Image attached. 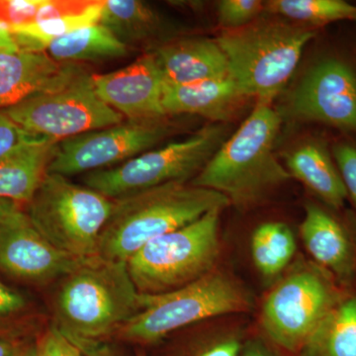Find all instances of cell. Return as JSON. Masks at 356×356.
<instances>
[{"instance_id":"cell-15","label":"cell","mask_w":356,"mask_h":356,"mask_svg":"<svg viewBox=\"0 0 356 356\" xmlns=\"http://www.w3.org/2000/svg\"><path fill=\"white\" fill-rule=\"evenodd\" d=\"M302 240L316 266L332 277L348 282L356 273V250L343 227L329 212L307 203L300 226Z\"/></svg>"},{"instance_id":"cell-27","label":"cell","mask_w":356,"mask_h":356,"mask_svg":"<svg viewBox=\"0 0 356 356\" xmlns=\"http://www.w3.org/2000/svg\"><path fill=\"white\" fill-rule=\"evenodd\" d=\"M44 0H0V25L13 28L41 19Z\"/></svg>"},{"instance_id":"cell-39","label":"cell","mask_w":356,"mask_h":356,"mask_svg":"<svg viewBox=\"0 0 356 356\" xmlns=\"http://www.w3.org/2000/svg\"><path fill=\"white\" fill-rule=\"evenodd\" d=\"M137 356H147L146 355H145L144 353H138V355Z\"/></svg>"},{"instance_id":"cell-28","label":"cell","mask_w":356,"mask_h":356,"mask_svg":"<svg viewBox=\"0 0 356 356\" xmlns=\"http://www.w3.org/2000/svg\"><path fill=\"white\" fill-rule=\"evenodd\" d=\"M48 142L26 132L0 111V158L33 143Z\"/></svg>"},{"instance_id":"cell-36","label":"cell","mask_w":356,"mask_h":356,"mask_svg":"<svg viewBox=\"0 0 356 356\" xmlns=\"http://www.w3.org/2000/svg\"><path fill=\"white\" fill-rule=\"evenodd\" d=\"M20 348L8 339H0V356H15Z\"/></svg>"},{"instance_id":"cell-32","label":"cell","mask_w":356,"mask_h":356,"mask_svg":"<svg viewBox=\"0 0 356 356\" xmlns=\"http://www.w3.org/2000/svg\"><path fill=\"white\" fill-rule=\"evenodd\" d=\"M25 307V300L19 293L14 291L0 281V318L13 315Z\"/></svg>"},{"instance_id":"cell-9","label":"cell","mask_w":356,"mask_h":356,"mask_svg":"<svg viewBox=\"0 0 356 356\" xmlns=\"http://www.w3.org/2000/svg\"><path fill=\"white\" fill-rule=\"evenodd\" d=\"M226 123H212L105 170L89 172L83 184L107 197L120 199L161 185L193 179L229 137Z\"/></svg>"},{"instance_id":"cell-29","label":"cell","mask_w":356,"mask_h":356,"mask_svg":"<svg viewBox=\"0 0 356 356\" xmlns=\"http://www.w3.org/2000/svg\"><path fill=\"white\" fill-rule=\"evenodd\" d=\"M245 341L240 332L227 330L218 332L193 356H238Z\"/></svg>"},{"instance_id":"cell-35","label":"cell","mask_w":356,"mask_h":356,"mask_svg":"<svg viewBox=\"0 0 356 356\" xmlns=\"http://www.w3.org/2000/svg\"><path fill=\"white\" fill-rule=\"evenodd\" d=\"M84 356H118L114 353L109 346L103 343L95 344V346H89L86 350H81Z\"/></svg>"},{"instance_id":"cell-21","label":"cell","mask_w":356,"mask_h":356,"mask_svg":"<svg viewBox=\"0 0 356 356\" xmlns=\"http://www.w3.org/2000/svg\"><path fill=\"white\" fill-rule=\"evenodd\" d=\"M99 24L126 46L149 43L165 30V20L140 0H103Z\"/></svg>"},{"instance_id":"cell-4","label":"cell","mask_w":356,"mask_h":356,"mask_svg":"<svg viewBox=\"0 0 356 356\" xmlns=\"http://www.w3.org/2000/svg\"><path fill=\"white\" fill-rule=\"evenodd\" d=\"M315 35L313 28L274 16L222 31L215 39L228 60L229 76L243 96L273 102Z\"/></svg>"},{"instance_id":"cell-19","label":"cell","mask_w":356,"mask_h":356,"mask_svg":"<svg viewBox=\"0 0 356 356\" xmlns=\"http://www.w3.org/2000/svg\"><path fill=\"white\" fill-rule=\"evenodd\" d=\"M57 143L26 145L0 158V199L27 204L48 172Z\"/></svg>"},{"instance_id":"cell-1","label":"cell","mask_w":356,"mask_h":356,"mask_svg":"<svg viewBox=\"0 0 356 356\" xmlns=\"http://www.w3.org/2000/svg\"><path fill=\"white\" fill-rule=\"evenodd\" d=\"M60 282L55 325L79 350L117 334L143 308L125 261L83 259Z\"/></svg>"},{"instance_id":"cell-33","label":"cell","mask_w":356,"mask_h":356,"mask_svg":"<svg viewBox=\"0 0 356 356\" xmlns=\"http://www.w3.org/2000/svg\"><path fill=\"white\" fill-rule=\"evenodd\" d=\"M238 356H281L274 348L259 339H250L243 343Z\"/></svg>"},{"instance_id":"cell-7","label":"cell","mask_w":356,"mask_h":356,"mask_svg":"<svg viewBox=\"0 0 356 356\" xmlns=\"http://www.w3.org/2000/svg\"><path fill=\"white\" fill-rule=\"evenodd\" d=\"M222 211L211 210L196 221L140 248L127 261L138 291L143 295L165 294L214 270L220 254Z\"/></svg>"},{"instance_id":"cell-8","label":"cell","mask_w":356,"mask_h":356,"mask_svg":"<svg viewBox=\"0 0 356 356\" xmlns=\"http://www.w3.org/2000/svg\"><path fill=\"white\" fill-rule=\"evenodd\" d=\"M2 112L26 132L51 143L125 121L97 95L92 74L77 65L57 83Z\"/></svg>"},{"instance_id":"cell-3","label":"cell","mask_w":356,"mask_h":356,"mask_svg":"<svg viewBox=\"0 0 356 356\" xmlns=\"http://www.w3.org/2000/svg\"><path fill=\"white\" fill-rule=\"evenodd\" d=\"M228 199L191 182L161 185L114 200L103 229L98 257L127 262L159 236L196 221L211 210L228 207Z\"/></svg>"},{"instance_id":"cell-37","label":"cell","mask_w":356,"mask_h":356,"mask_svg":"<svg viewBox=\"0 0 356 356\" xmlns=\"http://www.w3.org/2000/svg\"><path fill=\"white\" fill-rule=\"evenodd\" d=\"M36 346L20 348L15 356H36Z\"/></svg>"},{"instance_id":"cell-11","label":"cell","mask_w":356,"mask_h":356,"mask_svg":"<svg viewBox=\"0 0 356 356\" xmlns=\"http://www.w3.org/2000/svg\"><path fill=\"white\" fill-rule=\"evenodd\" d=\"M172 128L165 117L126 120L57 143L48 173L69 177L118 165L153 149Z\"/></svg>"},{"instance_id":"cell-10","label":"cell","mask_w":356,"mask_h":356,"mask_svg":"<svg viewBox=\"0 0 356 356\" xmlns=\"http://www.w3.org/2000/svg\"><path fill=\"white\" fill-rule=\"evenodd\" d=\"M343 296L324 269L316 264L295 267L264 300L262 329L274 346L298 355Z\"/></svg>"},{"instance_id":"cell-14","label":"cell","mask_w":356,"mask_h":356,"mask_svg":"<svg viewBox=\"0 0 356 356\" xmlns=\"http://www.w3.org/2000/svg\"><path fill=\"white\" fill-rule=\"evenodd\" d=\"M95 91L103 102L126 120L163 118L165 81L154 53L104 74H92Z\"/></svg>"},{"instance_id":"cell-38","label":"cell","mask_w":356,"mask_h":356,"mask_svg":"<svg viewBox=\"0 0 356 356\" xmlns=\"http://www.w3.org/2000/svg\"><path fill=\"white\" fill-rule=\"evenodd\" d=\"M6 199H0V205H1L2 203L6 202Z\"/></svg>"},{"instance_id":"cell-13","label":"cell","mask_w":356,"mask_h":356,"mask_svg":"<svg viewBox=\"0 0 356 356\" xmlns=\"http://www.w3.org/2000/svg\"><path fill=\"white\" fill-rule=\"evenodd\" d=\"M286 110L296 120L356 133L355 70L337 58L320 60L293 89Z\"/></svg>"},{"instance_id":"cell-18","label":"cell","mask_w":356,"mask_h":356,"mask_svg":"<svg viewBox=\"0 0 356 356\" xmlns=\"http://www.w3.org/2000/svg\"><path fill=\"white\" fill-rule=\"evenodd\" d=\"M243 99L247 97L228 76L185 86L165 84L161 107L165 117L197 115L213 123H225Z\"/></svg>"},{"instance_id":"cell-17","label":"cell","mask_w":356,"mask_h":356,"mask_svg":"<svg viewBox=\"0 0 356 356\" xmlns=\"http://www.w3.org/2000/svg\"><path fill=\"white\" fill-rule=\"evenodd\" d=\"M74 65L56 62L46 51H0V111L57 83Z\"/></svg>"},{"instance_id":"cell-20","label":"cell","mask_w":356,"mask_h":356,"mask_svg":"<svg viewBox=\"0 0 356 356\" xmlns=\"http://www.w3.org/2000/svg\"><path fill=\"white\" fill-rule=\"evenodd\" d=\"M286 170L330 207H343L348 192L336 163L322 145L310 142L286 156Z\"/></svg>"},{"instance_id":"cell-26","label":"cell","mask_w":356,"mask_h":356,"mask_svg":"<svg viewBox=\"0 0 356 356\" xmlns=\"http://www.w3.org/2000/svg\"><path fill=\"white\" fill-rule=\"evenodd\" d=\"M266 2L261 0H222L217 6V21L222 31L245 27L259 19Z\"/></svg>"},{"instance_id":"cell-5","label":"cell","mask_w":356,"mask_h":356,"mask_svg":"<svg viewBox=\"0 0 356 356\" xmlns=\"http://www.w3.org/2000/svg\"><path fill=\"white\" fill-rule=\"evenodd\" d=\"M252 305V296L242 283L214 269L175 291L143 295L142 310L117 334L131 343H154L186 325L245 313Z\"/></svg>"},{"instance_id":"cell-23","label":"cell","mask_w":356,"mask_h":356,"mask_svg":"<svg viewBox=\"0 0 356 356\" xmlns=\"http://www.w3.org/2000/svg\"><path fill=\"white\" fill-rule=\"evenodd\" d=\"M44 51L56 62L74 64L124 57L128 47L97 23L53 40Z\"/></svg>"},{"instance_id":"cell-31","label":"cell","mask_w":356,"mask_h":356,"mask_svg":"<svg viewBox=\"0 0 356 356\" xmlns=\"http://www.w3.org/2000/svg\"><path fill=\"white\" fill-rule=\"evenodd\" d=\"M36 356H84L72 341L58 331L56 325L51 327L42 337L36 346Z\"/></svg>"},{"instance_id":"cell-30","label":"cell","mask_w":356,"mask_h":356,"mask_svg":"<svg viewBox=\"0 0 356 356\" xmlns=\"http://www.w3.org/2000/svg\"><path fill=\"white\" fill-rule=\"evenodd\" d=\"M334 158L348 196L356 204V147L350 144L337 145Z\"/></svg>"},{"instance_id":"cell-6","label":"cell","mask_w":356,"mask_h":356,"mask_svg":"<svg viewBox=\"0 0 356 356\" xmlns=\"http://www.w3.org/2000/svg\"><path fill=\"white\" fill-rule=\"evenodd\" d=\"M26 205L30 220L54 248L77 259L98 257V243L114 209L113 199L47 172Z\"/></svg>"},{"instance_id":"cell-25","label":"cell","mask_w":356,"mask_h":356,"mask_svg":"<svg viewBox=\"0 0 356 356\" xmlns=\"http://www.w3.org/2000/svg\"><path fill=\"white\" fill-rule=\"evenodd\" d=\"M264 11L311 28L337 21H356V6L344 0H270L266 2Z\"/></svg>"},{"instance_id":"cell-12","label":"cell","mask_w":356,"mask_h":356,"mask_svg":"<svg viewBox=\"0 0 356 356\" xmlns=\"http://www.w3.org/2000/svg\"><path fill=\"white\" fill-rule=\"evenodd\" d=\"M83 259L54 248L34 226L20 204L0 205V270L11 277L47 284L72 273Z\"/></svg>"},{"instance_id":"cell-34","label":"cell","mask_w":356,"mask_h":356,"mask_svg":"<svg viewBox=\"0 0 356 356\" xmlns=\"http://www.w3.org/2000/svg\"><path fill=\"white\" fill-rule=\"evenodd\" d=\"M19 50L13 33L6 26L0 25V51Z\"/></svg>"},{"instance_id":"cell-24","label":"cell","mask_w":356,"mask_h":356,"mask_svg":"<svg viewBox=\"0 0 356 356\" xmlns=\"http://www.w3.org/2000/svg\"><path fill=\"white\" fill-rule=\"evenodd\" d=\"M250 252L257 270L273 278L280 275L296 252V240L284 222H267L254 229Z\"/></svg>"},{"instance_id":"cell-2","label":"cell","mask_w":356,"mask_h":356,"mask_svg":"<svg viewBox=\"0 0 356 356\" xmlns=\"http://www.w3.org/2000/svg\"><path fill=\"white\" fill-rule=\"evenodd\" d=\"M281 124L282 114L273 102L257 100L191 184L222 194L240 209L261 202L292 178L274 153Z\"/></svg>"},{"instance_id":"cell-22","label":"cell","mask_w":356,"mask_h":356,"mask_svg":"<svg viewBox=\"0 0 356 356\" xmlns=\"http://www.w3.org/2000/svg\"><path fill=\"white\" fill-rule=\"evenodd\" d=\"M298 355L356 356V295L341 297Z\"/></svg>"},{"instance_id":"cell-16","label":"cell","mask_w":356,"mask_h":356,"mask_svg":"<svg viewBox=\"0 0 356 356\" xmlns=\"http://www.w3.org/2000/svg\"><path fill=\"white\" fill-rule=\"evenodd\" d=\"M153 53L168 86L229 76L228 60L216 39L198 37L168 42Z\"/></svg>"}]
</instances>
